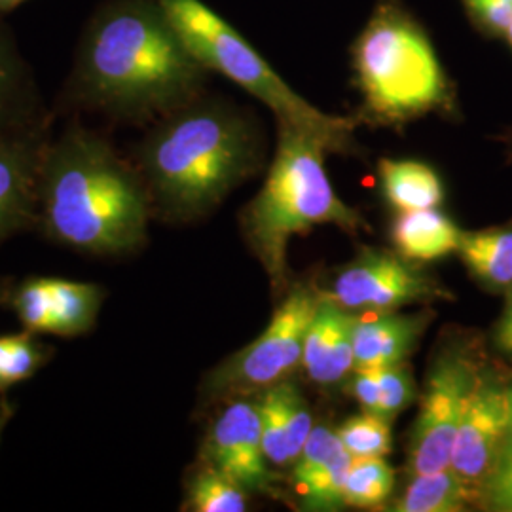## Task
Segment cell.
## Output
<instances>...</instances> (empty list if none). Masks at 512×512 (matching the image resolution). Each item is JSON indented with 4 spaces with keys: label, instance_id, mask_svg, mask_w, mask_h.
<instances>
[{
    "label": "cell",
    "instance_id": "cell-1",
    "mask_svg": "<svg viewBox=\"0 0 512 512\" xmlns=\"http://www.w3.org/2000/svg\"><path fill=\"white\" fill-rule=\"evenodd\" d=\"M150 207L141 173L95 133L69 129L46 148L38 224L57 245L84 255H131L147 241Z\"/></svg>",
    "mask_w": 512,
    "mask_h": 512
},
{
    "label": "cell",
    "instance_id": "cell-2",
    "mask_svg": "<svg viewBox=\"0 0 512 512\" xmlns=\"http://www.w3.org/2000/svg\"><path fill=\"white\" fill-rule=\"evenodd\" d=\"M205 67L160 4L122 2L95 19L82 55L86 97L118 116H152L192 103Z\"/></svg>",
    "mask_w": 512,
    "mask_h": 512
},
{
    "label": "cell",
    "instance_id": "cell-3",
    "mask_svg": "<svg viewBox=\"0 0 512 512\" xmlns=\"http://www.w3.org/2000/svg\"><path fill=\"white\" fill-rule=\"evenodd\" d=\"M258 160L260 141L239 112L188 103L148 135L139 173L164 219L190 222L219 207Z\"/></svg>",
    "mask_w": 512,
    "mask_h": 512
},
{
    "label": "cell",
    "instance_id": "cell-4",
    "mask_svg": "<svg viewBox=\"0 0 512 512\" xmlns=\"http://www.w3.org/2000/svg\"><path fill=\"white\" fill-rule=\"evenodd\" d=\"M327 145L306 131L277 124V148L266 181L241 215L243 234L272 289L287 287V251L294 236L315 226L355 234L363 217L334 192L325 169Z\"/></svg>",
    "mask_w": 512,
    "mask_h": 512
},
{
    "label": "cell",
    "instance_id": "cell-5",
    "mask_svg": "<svg viewBox=\"0 0 512 512\" xmlns=\"http://www.w3.org/2000/svg\"><path fill=\"white\" fill-rule=\"evenodd\" d=\"M366 116L399 126L452 109V88L427 33L399 0H382L351 48Z\"/></svg>",
    "mask_w": 512,
    "mask_h": 512
},
{
    "label": "cell",
    "instance_id": "cell-6",
    "mask_svg": "<svg viewBox=\"0 0 512 512\" xmlns=\"http://www.w3.org/2000/svg\"><path fill=\"white\" fill-rule=\"evenodd\" d=\"M188 52L207 71L230 78L272 110L277 124L306 131L329 152H348L355 120L313 107L275 73L268 61L238 31L202 0H156Z\"/></svg>",
    "mask_w": 512,
    "mask_h": 512
},
{
    "label": "cell",
    "instance_id": "cell-7",
    "mask_svg": "<svg viewBox=\"0 0 512 512\" xmlns=\"http://www.w3.org/2000/svg\"><path fill=\"white\" fill-rule=\"evenodd\" d=\"M319 300L321 293L308 285L293 287L260 336L209 370L202 384L203 399L251 397L287 380L302 366L304 340Z\"/></svg>",
    "mask_w": 512,
    "mask_h": 512
},
{
    "label": "cell",
    "instance_id": "cell-8",
    "mask_svg": "<svg viewBox=\"0 0 512 512\" xmlns=\"http://www.w3.org/2000/svg\"><path fill=\"white\" fill-rule=\"evenodd\" d=\"M473 355L461 346L437 353L429 368L418 418L408 442V469L427 475L450 467V456L469 395L478 378Z\"/></svg>",
    "mask_w": 512,
    "mask_h": 512
},
{
    "label": "cell",
    "instance_id": "cell-9",
    "mask_svg": "<svg viewBox=\"0 0 512 512\" xmlns=\"http://www.w3.org/2000/svg\"><path fill=\"white\" fill-rule=\"evenodd\" d=\"M325 294L351 313H385L448 296L433 275L382 251H363L336 274Z\"/></svg>",
    "mask_w": 512,
    "mask_h": 512
},
{
    "label": "cell",
    "instance_id": "cell-10",
    "mask_svg": "<svg viewBox=\"0 0 512 512\" xmlns=\"http://www.w3.org/2000/svg\"><path fill=\"white\" fill-rule=\"evenodd\" d=\"M200 459L232 476L249 494L279 495L264 452L258 406L249 397L226 401L207 427Z\"/></svg>",
    "mask_w": 512,
    "mask_h": 512
},
{
    "label": "cell",
    "instance_id": "cell-11",
    "mask_svg": "<svg viewBox=\"0 0 512 512\" xmlns=\"http://www.w3.org/2000/svg\"><path fill=\"white\" fill-rule=\"evenodd\" d=\"M509 439L507 384L494 374L478 372L454 440L450 469L476 495Z\"/></svg>",
    "mask_w": 512,
    "mask_h": 512
},
{
    "label": "cell",
    "instance_id": "cell-12",
    "mask_svg": "<svg viewBox=\"0 0 512 512\" xmlns=\"http://www.w3.org/2000/svg\"><path fill=\"white\" fill-rule=\"evenodd\" d=\"M353 458L329 425H313L293 465L296 494L304 511L332 512L346 507L344 488Z\"/></svg>",
    "mask_w": 512,
    "mask_h": 512
},
{
    "label": "cell",
    "instance_id": "cell-13",
    "mask_svg": "<svg viewBox=\"0 0 512 512\" xmlns=\"http://www.w3.org/2000/svg\"><path fill=\"white\" fill-rule=\"evenodd\" d=\"M44 152L27 139L0 137V245L40 222Z\"/></svg>",
    "mask_w": 512,
    "mask_h": 512
},
{
    "label": "cell",
    "instance_id": "cell-14",
    "mask_svg": "<svg viewBox=\"0 0 512 512\" xmlns=\"http://www.w3.org/2000/svg\"><path fill=\"white\" fill-rule=\"evenodd\" d=\"M359 315L344 310L321 293L304 340L302 366L311 382L323 387L340 384L355 368L353 332Z\"/></svg>",
    "mask_w": 512,
    "mask_h": 512
},
{
    "label": "cell",
    "instance_id": "cell-15",
    "mask_svg": "<svg viewBox=\"0 0 512 512\" xmlns=\"http://www.w3.org/2000/svg\"><path fill=\"white\" fill-rule=\"evenodd\" d=\"M262 442L275 467H293L313 431V416L300 389L283 380L256 395Z\"/></svg>",
    "mask_w": 512,
    "mask_h": 512
},
{
    "label": "cell",
    "instance_id": "cell-16",
    "mask_svg": "<svg viewBox=\"0 0 512 512\" xmlns=\"http://www.w3.org/2000/svg\"><path fill=\"white\" fill-rule=\"evenodd\" d=\"M429 321L431 313L425 311L412 315L385 311L372 319L359 317L353 332V370L404 363L418 346Z\"/></svg>",
    "mask_w": 512,
    "mask_h": 512
},
{
    "label": "cell",
    "instance_id": "cell-17",
    "mask_svg": "<svg viewBox=\"0 0 512 512\" xmlns=\"http://www.w3.org/2000/svg\"><path fill=\"white\" fill-rule=\"evenodd\" d=\"M461 234L463 230L439 207L401 213L391 228L397 253L410 262H433L458 253Z\"/></svg>",
    "mask_w": 512,
    "mask_h": 512
},
{
    "label": "cell",
    "instance_id": "cell-18",
    "mask_svg": "<svg viewBox=\"0 0 512 512\" xmlns=\"http://www.w3.org/2000/svg\"><path fill=\"white\" fill-rule=\"evenodd\" d=\"M348 393L366 412L395 420L418 399V385L406 363L353 370Z\"/></svg>",
    "mask_w": 512,
    "mask_h": 512
},
{
    "label": "cell",
    "instance_id": "cell-19",
    "mask_svg": "<svg viewBox=\"0 0 512 512\" xmlns=\"http://www.w3.org/2000/svg\"><path fill=\"white\" fill-rule=\"evenodd\" d=\"M458 255L469 274L492 293L512 291V226L463 232Z\"/></svg>",
    "mask_w": 512,
    "mask_h": 512
},
{
    "label": "cell",
    "instance_id": "cell-20",
    "mask_svg": "<svg viewBox=\"0 0 512 512\" xmlns=\"http://www.w3.org/2000/svg\"><path fill=\"white\" fill-rule=\"evenodd\" d=\"M46 287L52 311V334L61 338H76L88 334L95 327L107 289L67 277L46 275Z\"/></svg>",
    "mask_w": 512,
    "mask_h": 512
},
{
    "label": "cell",
    "instance_id": "cell-21",
    "mask_svg": "<svg viewBox=\"0 0 512 512\" xmlns=\"http://www.w3.org/2000/svg\"><path fill=\"white\" fill-rule=\"evenodd\" d=\"M378 169L385 200L399 213L435 209L444 202V186L431 165L384 158Z\"/></svg>",
    "mask_w": 512,
    "mask_h": 512
},
{
    "label": "cell",
    "instance_id": "cell-22",
    "mask_svg": "<svg viewBox=\"0 0 512 512\" xmlns=\"http://www.w3.org/2000/svg\"><path fill=\"white\" fill-rule=\"evenodd\" d=\"M478 503L471 490L450 467L427 475H414L403 495L387 507L395 512H459Z\"/></svg>",
    "mask_w": 512,
    "mask_h": 512
},
{
    "label": "cell",
    "instance_id": "cell-23",
    "mask_svg": "<svg viewBox=\"0 0 512 512\" xmlns=\"http://www.w3.org/2000/svg\"><path fill=\"white\" fill-rule=\"evenodd\" d=\"M249 507V492L232 476L202 461L186 478L184 509L194 512H243Z\"/></svg>",
    "mask_w": 512,
    "mask_h": 512
},
{
    "label": "cell",
    "instance_id": "cell-24",
    "mask_svg": "<svg viewBox=\"0 0 512 512\" xmlns=\"http://www.w3.org/2000/svg\"><path fill=\"white\" fill-rule=\"evenodd\" d=\"M52 355L54 348L29 330L0 334V393L33 378Z\"/></svg>",
    "mask_w": 512,
    "mask_h": 512
},
{
    "label": "cell",
    "instance_id": "cell-25",
    "mask_svg": "<svg viewBox=\"0 0 512 512\" xmlns=\"http://www.w3.org/2000/svg\"><path fill=\"white\" fill-rule=\"evenodd\" d=\"M395 488V469L384 458L353 459L344 499L357 509H384Z\"/></svg>",
    "mask_w": 512,
    "mask_h": 512
},
{
    "label": "cell",
    "instance_id": "cell-26",
    "mask_svg": "<svg viewBox=\"0 0 512 512\" xmlns=\"http://www.w3.org/2000/svg\"><path fill=\"white\" fill-rule=\"evenodd\" d=\"M351 458H385L393 448L391 420L363 410L336 429Z\"/></svg>",
    "mask_w": 512,
    "mask_h": 512
},
{
    "label": "cell",
    "instance_id": "cell-27",
    "mask_svg": "<svg viewBox=\"0 0 512 512\" xmlns=\"http://www.w3.org/2000/svg\"><path fill=\"white\" fill-rule=\"evenodd\" d=\"M478 505L495 512H512V440L507 439L484 478Z\"/></svg>",
    "mask_w": 512,
    "mask_h": 512
},
{
    "label": "cell",
    "instance_id": "cell-28",
    "mask_svg": "<svg viewBox=\"0 0 512 512\" xmlns=\"http://www.w3.org/2000/svg\"><path fill=\"white\" fill-rule=\"evenodd\" d=\"M476 29L488 37H503L512 21V0H461Z\"/></svg>",
    "mask_w": 512,
    "mask_h": 512
},
{
    "label": "cell",
    "instance_id": "cell-29",
    "mask_svg": "<svg viewBox=\"0 0 512 512\" xmlns=\"http://www.w3.org/2000/svg\"><path fill=\"white\" fill-rule=\"evenodd\" d=\"M494 342L505 355L512 357V291L505 294V308L495 325Z\"/></svg>",
    "mask_w": 512,
    "mask_h": 512
},
{
    "label": "cell",
    "instance_id": "cell-30",
    "mask_svg": "<svg viewBox=\"0 0 512 512\" xmlns=\"http://www.w3.org/2000/svg\"><path fill=\"white\" fill-rule=\"evenodd\" d=\"M14 82V67L4 50H0V118H4L14 101Z\"/></svg>",
    "mask_w": 512,
    "mask_h": 512
},
{
    "label": "cell",
    "instance_id": "cell-31",
    "mask_svg": "<svg viewBox=\"0 0 512 512\" xmlns=\"http://www.w3.org/2000/svg\"><path fill=\"white\" fill-rule=\"evenodd\" d=\"M12 418H14V406L8 403L0 404V440H2L4 429L8 427V423H10Z\"/></svg>",
    "mask_w": 512,
    "mask_h": 512
},
{
    "label": "cell",
    "instance_id": "cell-32",
    "mask_svg": "<svg viewBox=\"0 0 512 512\" xmlns=\"http://www.w3.org/2000/svg\"><path fill=\"white\" fill-rule=\"evenodd\" d=\"M12 287L6 281H0V304H8Z\"/></svg>",
    "mask_w": 512,
    "mask_h": 512
},
{
    "label": "cell",
    "instance_id": "cell-33",
    "mask_svg": "<svg viewBox=\"0 0 512 512\" xmlns=\"http://www.w3.org/2000/svg\"><path fill=\"white\" fill-rule=\"evenodd\" d=\"M507 403H509V440H512V382L507 384Z\"/></svg>",
    "mask_w": 512,
    "mask_h": 512
},
{
    "label": "cell",
    "instance_id": "cell-34",
    "mask_svg": "<svg viewBox=\"0 0 512 512\" xmlns=\"http://www.w3.org/2000/svg\"><path fill=\"white\" fill-rule=\"evenodd\" d=\"M21 2H25V0H0V10H6V8H14V6H18Z\"/></svg>",
    "mask_w": 512,
    "mask_h": 512
},
{
    "label": "cell",
    "instance_id": "cell-35",
    "mask_svg": "<svg viewBox=\"0 0 512 512\" xmlns=\"http://www.w3.org/2000/svg\"><path fill=\"white\" fill-rule=\"evenodd\" d=\"M503 38H505V40H507V44H509V46H511V50H512V21H511V23H509V27H507V31H505V35H503Z\"/></svg>",
    "mask_w": 512,
    "mask_h": 512
}]
</instances>
